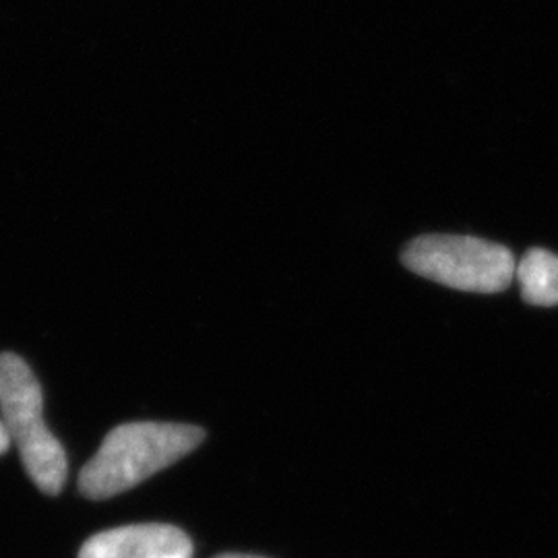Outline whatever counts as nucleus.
Segmentation results:
<instances>
[{"label": "nucleus", "mask_w": 558, "mask_h": 558, "mask_svg": "<svg viewBox=\"0 0 558 558\" xmlns=\"http://www.w3.org/2000/svg\"><path fill=\"white\" fill-rule=\"evenodd\" d=\"M9 445H11V439H9L7 428H4V424H2V420H0V456L9 449Z\"/></svg>", "instance_id": "nucleus-6"}, {"label": "nucleus", "mask_w": 558, "mask_h": 558, "mask_svg": "<svg viewBox=\"0 0 558 558\" xmlns=\"http://www.w3.org/2000/svg\"><path fill=\"white\" fill-rule=\"evenodd\" d=\"M216 558H260V557H251V555H220V557Z\"/></svg>", "instance_id": "nucleus-7"}, {"label": "nucleus", "mask_w": 558, "mask_h": 558, "mask_svg": "<svg viewBox=\"0 0 558 558\" xmlns=\"http://www.w3.org/2000/svg\"><path fill=\"white\" fill-rule=\"evenodd\" d=\"M203 437L201 428L189 424H120L81 470L80 490L87 499L117 497L189 456Z\"/></svg>", "instance_id": "nucleus-1"}, {"label": "nucleus", "mask_w": 558, "mask_h": 558, "mask_svg": "<svg viewBox=\"0 0 558 558\" xmlns=\"http://www.w3.org/2000/svg\"><path fill=\"white\" fill-rule=\"evenodd\" d=\"M80 558H193V542L168 523H135L92 536Z\"/></svg>", "instance_id": "nucleus-4"}, {"label": "nucleus", "mask_w": 558, "mask_h": 558, "mask_svg": "<svg viewBox=\"0 0 558 558\" xmlns=\"http://www.w3.org/2000/svg\"><path fill=\"white\" fill-rule=\"evenodd\" d=\"M0 420L20 449L23 468L46 495L66 482V453L44 422V396L34 371L17 354H0Z\"/></svg>", "instance_id": "nucleus-2"}, {"label": "nucleus", "mask_w": 558, "mask_h": 558, "mask_svg": "<svg viewBox=\"0 0 558 558\" xmlns=\"http://www.w3.org/2000/svg\"><path fill=\"white\" fill-rule=\"evenodd\" d=\"M401 263L420 278L474 294L502 292L518 276V263L507 246L476 236H420L403 248Z\"/></svg>", "instance_id": "nucleus-3"}, {"label": "nucleus", "mask_w": 558, "mask_h": 558, "mask_svg": "<svg viewBox=\"0 0 558 558\" xmlns=\"http://www.w3.org/2000/svg\"><path fill=\"white\" fill-rule=\"evenodd\" d=\"M521 296L532 306H558V255L546 248H530L519 260Z\"/></svg>", "instance_id": "nucleus-5"}]
</instances>
